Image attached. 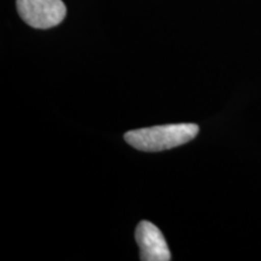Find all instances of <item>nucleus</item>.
<instances>
[{"instance_id": "1", "label": "nucleus", "mask_w": 261, "mask_h": 261, "mask_svg": "<svg viewBox=\"0 0 261 261\" xmlns=\"http://www.w3.org/2000/svg\"><path fill=\"white\" fill-rule=\"evenodd\" d=\"M198 130L196 123H173L128 130L125 140L140 151L156 152L187 144L197 136Z\"/></svg>"}, {"instance_id": "2", "label": "nucleus", "mask_w": 261, "mask_h": 261, "mask_svg": "<svg viewBox=\"0 0 261 261\" xmlns=\"http://www.w3.org/2000/svg\"><path fill=\"white\" fill-rule=\"evenodd\" d=\"M16 5L25 23L38 29L56 27L67 15L62 0H17Z\"/></svg>"}, {"instance_id": "3", "label": "nucleus", "mask_w": 261, "mask_h": 261, "mask_svg": "<svg viewBox=\"0 0 261 261\" xmlns=\"http://www.w3.org/2000/svg\"><path fill=\"white\" fill-rule=\"evenodd\" d=\"M142 261H171V252L161 230L150 221H140L136 230Z\"/></svg>"}]
</instances>
